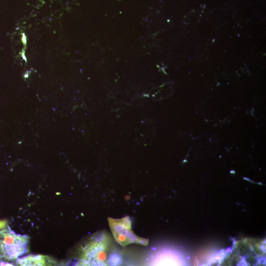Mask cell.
<instances>
[{
  "label": "cell",
  "mask_w": 266,
  "mask_h": 266,
  "mask_svg": "<svg viewBox=\"0 0 266 266\" xmlns=\"http://www.w3.org/2000/svg\"><path fill=\"white\" fill-rule=\"evenodd\" d=\"M29 240L28 236L10 229L0 231V264H9L27 253Z\"/></svg>",
  "instance_id": "6da1fadb"
},
{
  "label": "cell",
  "mask_w": 266,
  "mask_h": 266,
  "mask_svg": "<svg viewBox=\"0 0 266 266\" xmlns=\"http://www.w3.org/2000/svg\"><path fill=\"white\" fill-rule=\"evenodd\" d=\"M110 226L117 241L122 245L136 242L137 238L132 232L129 221L126 220H113L110 221Z\"/></svg>",
  "instance_id": "7a4b0ae2"
}]
</instances>
